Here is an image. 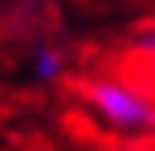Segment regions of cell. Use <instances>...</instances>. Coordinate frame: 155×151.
Masks as SVG:
<instances>
[{"mask_svg": "<svg viewBox=\"0 0 155 151\" xmlns=\"http://www.w3.org/2000/svg\"><path fill=\"white\" fill-rule=\"evenodd\" d=\"M30 4H45V0H30Z\"/></svg>", "mask_w": 155, "mask_h": 151, "instance_id": "obj_4", "label": "cell"}, {"mask_svg": "<svg viewBox=\"0 0 155 151\" xmlns=\"http://www.w3.org/2000/svg\"><path fill=\"white\" fill-rule=\"evenodd\" d=\"M137 48H140V52H148V55H155V22H151V26H144V30L137 33Z\"/></svg>", "mask_w": 155, "mask_h": 151, "instance_id": "obj_3", "label": "cell"}, {"mask_svg": "<svg viewBox=\"0 0 155 151\" xmlns=\"http://www.w3.org/2000/svg\"><path fill=\"white\" fill-rule=\"evenodd\" d=\"M81 100L114 133H129V137L155 133V100L122 78H89L81 85Z\"/></svg>", "mask_w": 155, "mask_h": 151, "instance_id": "obj_1", "label": "cell"}, {"mask_svg": "<svg viewBox=\"0 0 155 151\" xmlns=\"http://www.w3.org/2000/svg\"><path fill=\"white\" fill-rule=\"evenodd\" d=\"M63 70H67V55L63 48H55V44H37L30 52V78L37 85H55L63 78Z\"/></svg>", "mask_w": 155, "mask_h": 151, "instance_id": "obj_2", "label": "cell"}]
</instances>
